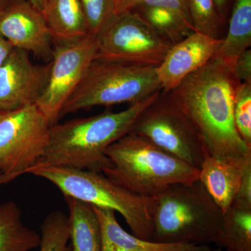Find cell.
Returning <instances> with one entry per match:
<instances>
[{
    "label": "cell",
    "mask_w": 251,
    "mask_h": 251,
    "mask_svg": "<svg viewBox=\"0 0 251 251\" xmlns=\"http://www.w3.org/2000/svg\"><path fill=\"white\" fill-rule=\"evenodd\" d=\"M130 132L197 169L208 154L192 122L162 90L137 117Z\"/></svg>",
    "instance_id": "9"
},
{
    "label": "cell",
    "mask_w": 251,
    "mask_h": 251,
    "mask_svg": "<svg viewBox=\"0 0 251 251\" xmlns=\"http://www.w3.org/2000/svg\"><path fill=\"white\" fill-rule=\"evenodd\" d=\"M216 10L219 13L220 17L222 19L224 17L225 12H226V6H227V0H213Z\"/></svg>",
    "instance_id": "30"
},
{
    "label": "cell",
    "mask_w": 251,
    "mask_h": 251,
    "mask_svg": "<svg viewBox=\"0 0 251 251\" xmlns=\"http://www.w3.org/2000/svg\"><path fill=\"white\" fill-rule=\"evenodd\" d=\"M140 6H161L167 8L181 15L191 22L185 0H115L114 14L130 11Z\"/></svg>",
    "instance_id": "26"
},
{
    "label": "cell",
    "mask_w": 251,
    "mask_h": 251,
    "mask_svg": "<svg viewBox=\"0 0 251 251\" xmlns=\"http://www.w3.org/2000/svg\"><path fill=\"white\" fill-rule=\"evenodd\" d=\"M0 34L15 49L31 52L49 63L53 37L44 15L27 0H10L0 13Z\"/></svg>",
    "instance_id": "12"
},
{
    "label": "cell",
    "mask_w": 251,
    "mask_h": 251,
    "mask_svg": "<svg viewBox=\"0 0 251 251\" xmlns=\"http://www.w3.org/2000/svg\"><path fill=\"white\" fill-rule=\"evenodd\" d=\"M130 11L138 13L160 35L173 45L194 31L188 19L173 10L161 6H140Z\"/></svg>",
    "instance_id": "20"
},
{
    "label": "cell",
    "mask_w": 251,
    "mask_h": 251,
    "mask_svg": "<svg viewBox=\"0 0 251 251\" xmlns=\"http://www.w3.org/2000/svg\"><path fill=\"white\" fill-rule=\"evenodd\" d=\"M160 92L122 111L106 110L50 126L47 148L36 167L62 166L103 173L112 166L107 149L130 132L137 117Z\"/></svg>",
    "instance_id": "2"
},
{
    "label": "cell",
    "mask_w": 251,
    "mask_h": 251,
    "mask_svg": "<svg viewBox=\"0 0 251 251\" xmlns=\"http://www.w3.org/2000/svg\"><path fill=\"white\" fill-rule=\"evenodd\" d=\"M30 4H32L36 9L43 13L48 0H27Z\"/></svg>",
    "instance_id": "31"
},
{
    "label": "cell",
    "mask_w": 251,
    "mask_h": 251,
    "mask_svg": "<svg viewBox=\"0 0 251 251\" xmlns=\"http://www.w3.org/2000/svg\"><path fill=\"white\" fill-rule=\"evenodd\" d=\"M39 251H72L69 245V216L62 211H51L41 226Z\"/></svg>",
    "instance_id": "22"
},
{
    "label": "cell",
    "mask_w": 251,
    "mask_h": 251,
    "mask_svg": "<svg viewBox=\"0 0 251 251\" xmlns=\"http://www.w3.org/2000/svg\"><path fill=\"white\" fill-rule=\"evenodd\" d=\"M204 251H225L224 249H220V248H216V249H211V248H209V249Z\"/></svg>",
    "instance_id": "33"
},
{
    "label": "cell",
    "mask_w": 251,
    "mask_h": 251,
    "mask_svg": "<svg viewBox=\"0 0 251 251\" xmlns=\"http://www.w3.org/2000/svg\"><path fill=\"white\" fill-rule=\"evenodd\" d=\"M185 3L194 31L221 39L219 30L222 19L213 0H185Z\"/></svg>",
    "instance_id": "23"
},
{
    "label": "cell",
    "mask_w": 251,
    "mask_h": 251,
    "mask_svg": "<svg viewBox=\"0 0 251 251\" xmlns=\"http://www.w3.org/2000/svg\"><path fill=\"white\" fill-rule=\"evenodd\" d=\"M50 126L36 104L0 112V186L36 166L47 148Z\"/></svg>",
    "instance_id": "7"
},
{
    "label": "cell",
    "mask_w": 251,
    "mask_h": 251,
    "mask_svg": "<svg viewBox=\"0 0 251 251\" xmlns=\"http://www.w3.org/2000/svg\"><path fill=\"white\" fill-rule=\"evenodd\" d=\"M240 83L233 67L214 57L168 93L192 122L209 156L244 166L251 161V147L238 133L233 115Z\"/></svg>",
    "instance_id": "1"
},
{
    "label": "cell",
    "mask_w": 251,
    "mask_h": 251,
    "mask_svg": "<svg viewBox=\"0 0 251 251\" xmlns=\"http://www.w3.org/2000/svg\"><path fill=\"white\" fill-rule=\"evenodd\" d=\"M10 0H0V13L2 11L6 4L9 3Z\"/></svg>",
    "instance_id": "32"
},
{
    "label": "cell",
    "mask_w": 251,
    "mask_h": 251,
    "mask_svg": "<svg viewBox=\"0 0 251 251\" xmlns=\"http://www.w3.org/2000/svg\"><path fill=\"white\" fill-rule=\"evenodd\" d=\"M216 245L224 251H251V209L231 206Z\"/></svg>",
    "instance_id": "21"
},
{
    "label": "cell",
    "mask_w": 251,
    "mask_h": 251,
    "mask_svg": "<svg viewBox=\"0 0 251 251\" xmlns=\"http://www.w3.org/2000/svg\"><path fill=\"white\" fill-rule=\"evenodd\" d=\"M153 237L157 242L216 244L224 214L199 179L179 183L153 197Z\"/></svg>",
    "instance_id": "3"
},
{
    "label": "cell",
    "mask_w": 251,
    "mask_h": 251,
    "mask_svg": "<svg viewBox=\"0 0 251 251\" xmlns=\"http://www.w3.org/2000/svg\"><path fill=\"white\" fill-rule=\"evenodd\" d=\"M234 122L243 140L251 147V82H241L236 91Z\"/></svg>",
    "instance_id": "24"
},
{
    "label": "cell",
    "mask_w": 251,
    "mask_h": 251,
    "mask_svg": "<svg viewBox=\"0 0 251 251\" xmlns=\"http://www.w3.org/2000/svg\"><path fill=\"white\" fill-rule=\"evenodd\" d=\"M96 54L95 37L90 34L77 40L53 42L49 82L36 103L51 126L58 122L63 106L80 85Z\"/></svg>",
    "instance_id": "10"
},
{
    "label": "cell",
    "mask_w": 251,
    "mask_h": 251,
    "mask_svg": "<svg viewBox=\"0 0 251 251\" xmlns=\"http://www.w3.org/2000/svg\"><path fill=\"white\" fill-rule=\"evenodd\" d=\"M51 62L34 64L29 52L14 49L0 67V112L36 104L45 90Z\"/></svg>",
    "instance_id": "11"
},
{
    "label": "cell",
    "mask_w": 251,
    "mask_h": 251,
    "mask_svg": "<svg viewBox=\"0 0 251 251\" xmlns=\"http://www.w3.org/2000/svg\"><path fill=\"white\" fill-rule=\"evenodd\" d=\"M28 174L48 180L59 188L64 197L120 213L132 234L152 240L153 198L130 192L102 173L67 167L41 166L33 168Z\"/></svg>",
    "instance_id": "5"
},
{
    "label": "cell",
    "mask_w": 251,
    "mask_h": 251,
    "mask_svg": "<svg viewBox=\"0 0 251 251\" xmlns=\"http://www.w3.org/2000/svg\"><path fill=\"white\" fill-rule=\"evenodd\" d=\"M90 35L96 34L115 11V0H80Z\"/></svg>",
    "instance_id": "25"
},
{
    "label": "cell",
    "mask_w": 251,
    "mask_h": 251,
    "mask_svg": "<svg viewBox=\"0 0 251 251\" xmlns=\"http://www.w3.org/2000/svg\"></svg>",
    "instance_id": "34"
},
{
    "label": "cell",
    "mask_w": 251,
    "mask_h": 251,
    "mask_svg": "<svg viewBox=\"0 0 251 251\" xmlns=\"http://www.w3.org/2000/svg\"><path fill=\"white\" fill-rule=\"evenodd\" d=\"M41 235L23 224L14 201L0 204V251H30L39 248Z\"/></svg>",
    "instance_id": "18"
},
{
    "label": "cell",
    "mask_w": 251,
    "mask_h": 251,
    "mask_svg": "<svg viewBox=\"0 0 251 251\" xmlns=\"http://www.w3.org/2000/svg\"><path fill=\"white\" fill-rule=\"evenodd\" d=\"M244 167L206 154L200 168V181L224 214L239 191Z\"/></svg>",
    "instance_id": "15"
},
{
    "label": "cell",
    "mask_w": 251,
    "mask_h": 251,
    "mask_svg": "<svg viewBox=\"0 0 251 251\" xmlns=\"http://www.w3.org/2000/svg\"><path fill=\"white\" fill-rule=\"evenodd\" d=\"M232 206L251 209V161L244 167L242 181Z\"/></svg>",
    "instance_id": "27"
},
{
    "label": "cell",
    "mask_w": 251,
    "mask_h": 251,
    "mask_svg": "<svg viewBox=\"0 0 251 251\" xmlns=\"http://www.w3.org/2000/svg\"><path fill=\"white\" fill-rule=\"evenodd\" d=\"M234 74L240 82H251V50L248 49L238 56L233 67Z\"/></svg>",
    "instance_id": "28"
},
{
    "label": "cell",
    "mask_w": 251,
    "mask_h": 251,
    "mask_svg": "<svg viewBox=\"0 0 251 251\" xmlns=\"http://www.w3.org/2000/svg\"><path fill=\"white\" fill-rule=\"evenodd\" d=\"M223 39H216L193 31L168 50L156 67L163 92H168L185 77L206 65L219 50Z\"/></svg>",
    "instance_id": "13"
},
{
    "label": "cell",
    "mask_w": 251,
    "mask_h": 251,
    "mask_svg": "<svg viewBox=\"0 0 251 251\" xmlns=\"http://www.w3.org/2000/svg\"><path fill=\"white\" fill-rule=\"evenodd\" d=\"M96 59L157 67L173 44L138 13L112 14L95 36Z\"/></svg>",
    "instance_id": "8"
},
{
    "label": "cell",
    "mask_w": 251,
    "mask_h": 251,
    "mask_svg": "<svg viewBox=\"0 0 251 251\" xmlns=\"http://www.w3.org/2000/svg\"><path fill=\"white\" fill-rule=\"evenodd\" d=\"M14 49L11 43L0 34V67L4 64Z\"/></svg>",
    "instance_id": "29"
},
{
    "label": "cell",
    "mask_w": 251,
    "mask_h": 251,
    "mask_svg": "<svg viewBox=\"0 0 251 251\" xmlns=\"http://www.w3.org/2000/svg\"><path fill=\"white\" fill-rule=\"evenodd\" d=\"M101 233L100 251H204L209 246L145 240L122 228L112 209L95 207Z\"/></svg>",
    "instance_id": "14"
},
{
    "label": "cell",
    "mask_w": 251,
    "mask_h": 251,
    "mask_svg": "<svg viewBox=\"0 0 251 251\" xmlns=\"http://www.w3.org/2000/svg\"><path fill=\"white\" fill-rule=\"evenodd\" d=\"M106 155L112 166L103 174L143 197L153 198L173 185L199 179V169L133 132L112 144Z\"/></svg>",
    "instance_id": "4"
},
{
    "label": "cell",
    "mask_w": 251,
    "mask_h": 251,
    "mask_svg": "<svg viewBox=\"0 0 251 251\" xmlns=\"http://www.w3.org/2000/svg\"><path fill=\"white\" fill-rule=\"evenodd\" d=\"M72 251H100L101 233L94 206L65 196Z\"/></svg>",
    "instance_id": "17"
},
{
    "label": "cell",
    "mask_w": 251,
    "mask_h": 251,
    "mask_svg": "<svg viewBox=\"0 0 251 251\" xmlns=\"http://www.w3.org/2000/svg\"><path fill=\"white\" fill-rule=\"evenodd\" d=\"M161 90L156 67L95 59L63 106L59 120L94 107L138 103Z\"/></svg>",
    "instance_id": "6"
},
{
    "label": "cell",
    "mask_w": 251,
    "mask_h": 251,
    "mask_svg": "<svg viewBox=\"0 0 251 251\" xmlns=\"http://www.w3.org/2000/svg\"><path fill=\"white\" fill-rule=\"evenodd\" d=\"M251 46V0H235L227 36L214 57L234 67L238 56Z\"/></svg>",
    "instance_id": "19"
},
{
    "label": "cell",
    "mask_w": 251,
    "mask_h": 251,
    "mask_svg": "<svg viewBox=\"0 0 251 251\" xmlns=\"http://www.w3.org/2000/svg\"><path fill=\"white\" fill-rule=\"evenodd\" d=\"M42 14L53 42L77 40L90 35L80 0H48Z\"/></svg>",
    "instance_id": "16"
}]
</instances>
